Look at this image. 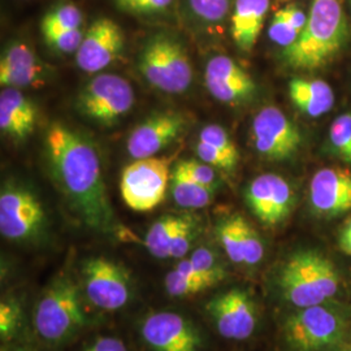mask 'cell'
I'll return each instance as SVG.
<instances>
[{
  "label": "cell",
  "instance_id": "35",
  "mask_svg": "<svg viewBox=\"0 0 351 351\" xmlns=\"http://www.w3.org/2000/svg\"><path fill=\"white\" fill-rule=\"evenodd\" d=\"M176 167L182 171L185 175L189 176L191 180L195 182L201 184L203 186L213 189L217 188V175L213 169V167L203 162H197V160H180L176 164Z\"/></svg>",
  "mask_w": 351,
  "mask_h": 351
},
{
  "label": "cell",
  "instance_id": "27",
  "mask_svg": "<svg viewBox=\"0 0 351 351\" xmlns=\"http://www.w3.org/2000/svg\"><path fill=\"white\" fill-rule=\"evenodd\" d=\"M190 261L211 288L221 282L226 277V269L219 262L217 255L207 247H199L194 251L190 256Z\"/></svg>",
  "mask_w": 351,
  "mask_h": 351
},
{
  "label": "cell",
  "instance_id": "3",
  "mask_svg": "<svg viewBox=\"0 0 351 351\" xmlns=\"http://www.w3.org/2000/svg\"><path fill=\"white\" fill-rule=\"evenodd\" d=\"M339 282L335 263L317 250L295 251L277 276L282 298L297 308L332 301L339 293Z\"/></svg>",
  "mask_w": 351,
  "mask_h": 351
},
{
  "label": "cell",
  "instance_id": "4",
  "mask_svg": "<svg viewBox=\"0 0 351 351\" xmlns=\"http://www.w3.org/2000/svg\"><path fill=\"white\" fill-rule=\"evenodd\" d=\"M349 320L336 302L298 308L284 324V337L291 351L335 350L343 343Z\"/></svg>",
  "mask_w": 351,
  "mask_h": 351
},
{
  "label": "cell",
  "instance_id": "5",
  "mask_svg": "<svg viewBox=\"0 0 351 351\" xmlns=\"http://www.w3.org/2000/svg\"><path fill=\"white\" fill-rule=\"evenodd\" d=\"M85 323L86 317L73 277L68 274L55 277L34 308L33 324L38 336L46 342L59 343Z\"/></svg>",
  "mask_w": 351,
  "mask_h": 351
},
{
  "label": "cell",
  "instance_id": "38",
  "mask_svg": "<svg viewBox=\"0 0 351 351\" xmlns=\"http://www.w3.org/2000/svg\"><path fill=\"white\" fill-rule=\"evenodd\" d=\"M84 351H128L124 342L116 337H98Z\"/></svg>",
  "mask_w": 351,
  "mask_h": 351
},
{
  "label": "cell",
  "instance_id": "6",
  "mask_svg": "<svg viewBox=\"0 0 351 351\" xmlns=\"http://www.w3.org/2000/svg\"><path fill=\"white\" fill-rule=\"evenodd\" d=\"M138 69L151 86L167 94H181L193 81L186 49L168 34H156L145 43L138 56Z\"/></svg>",
  "mask_w": 351,
  "mask_h": 351
},
{
  "label": "cell",
  "instance_id": "12",
  "mask_svg": "<svg viewBox=\"0 0 351 351\" xmlns=\"http://www.w3.org/2000/svg\"><path fill=\"white\" fill-rule=\"evenodd\" d=\"M221 337L243 341L252 336L258 324V310L250 294L233 288L217 294L206 306Z\"/></svg>",
  "mask_w": 351,
  "mask_h": 351
},
{
  "label": "cell",
  "instance_id": "23",
  "mask_svg": "<svg viewBox=\"0 0 351 351\" xmlns=\"http://www.w3.org/2000/svg\"><path fill=\"white\" fill-rule=\"evenodd\" d=\"M171 190L176 204L181 208L198 210L207 207L215 195V190L191 180L189 176L180 171L177 167L173 168L171 177Z\"/></svg>",
  "mask_w": 351,
  "mask_h": 351
},
{
  "label": "cell",
  "instance_id": "37",
  "mask_svg": "<svg viewBox=\"0 0 351 351\" xmlns=\"http://www.w3.org/2000/svg\"><path fill=\"white\" fill-rule=\"evenodd\" d=\"M195 236H197V232H195L194 221L189 217H184L171 246V258L184 259V256L190 250Z\"/></svg>",
  "mask_w": 351,
  "mask_h": 351
},
{
  "label": "cell",
  "instance_id": "22",
  "mask_svg": "<svg viewBox=\"0 0 351 351\" xmlns=\"http://www.w3.org/2000/svg\"><path fill=\"white\" fill-rule=\"evenodd\" d=\"M289 94L295 107L310 117L326 114L335 104L333 90L322 80L294 78L289 84Z\"/></svg>",
  "mask_w": 351,
  "mask_h": 351
},
{
  "label": "cell",
  "instance_id": "1",
  "mask_svg": "<svg viewBox=\"0 0 351 351\" xmlns=\"http://www.w3.org/2000/svg\"><path fill=\"white\" fill-rule=\"evenodd\" d=\"M46 151L58 186L85 224L101 232L113 229L114 215L93 143L73 129L53 123L46 134Z\"/></svg>",
  "mask_w": 351,
  "mask_h": 351
},
{
  "label": "cell",
  "instance_id": "13",
  "mask_svg": "<svg viewBox=\"0 0 351 351\" xmlns=\"http://www.w3.org/2000/svg\"><path fill=\"white\" fill-rule=\"evenodd\" d=\"M245 199L251 213L264 226H276L291 213L294 193L285 178L265 173L251 181L245 191Z\"/></svg>",
  "mask_w": 351,
  "mask_h": 351
},
{
  "label": "cell",
  "instance_id": "10",
  "mask_svg": "<svg viewBox=\"0 0 351 351\" xmlns=\"http://www.w3.org/2000/svg\"><path fill=\"white\" fill-rule=\"evenodd\" d=\"M45 210L37 197L24 188L7 186L0 194V233L11 241L36 237L45 224Z\"/></svg>",
  "mask_w": 351,
  "mask_h": 351
},
{
  "label": "cell",
  "instance_id": "7",
  "mask_svg": "<svg viewBox=\"0 0 351 351\" xmlns=\"http://www.w3.org/2000/svg\"><path fill=\"white\" fill-rule=\"evenodd\" d=\"M173 156L137 159L125 167L120 181L121 197L126 206L138 213L156 208L165 198L171 181Z\"/></svg>",
  "mask_w": 351,
  "mask_h": 351
},
{
  "label": "cell",
  "instance_id": "41",
  "mask_svg": "<svg viewBox=\"0 0 351 351\" xmlns=\"http://www.w3.org/2000/svg\"><path fill=\"white\" fill-rule=\"evenodd\" d=\"M345 239H351V220L345 226L341 232V237L339 241H345Z\"/></svg>",
  "mask_w": 351,
  "mask_h": 351
},
{
  "label": "cell",
  "instance_id": "28",
  "mask_svg": "<svg viewBox=\"0 0 351 351\" xmlns=\"http://www.w3.org/2000/svg\"><path fill=\"white\" fill-rule=\"evenodd\" d=\"M329 138L335 152L345 162L351 164V114L339 116L329 130Z\"/></svg>",
  "mask_w": 351,
  "mask_h": 351
},
{
  "label": "cell",
  "instance_id": "42",
  "mask_svg": "<svg viewBox=\"0 0 351 351\" xmlns=\"http://www.w3.org/2000/svg\"><path fill=\"white\" fill-rule=\"evenodd\" d=\"M339 247L345 254L351 256V239H345V241H339Z\"/></svg>",
  "mask_w": 351,
  "mask_h": 351
},
{
  "label": "cell",
  "instance_id": "11",
  "mask_svg": "<svg viewBox=\"0 0 351 351\" xmlns=\"http://www.w3.org/2000/svg\"><path fill=\"white\" fill-rule=\"evenodd\" d=\"M251 132L256 151L271 160L289 159L301 146L298 128L275 106L264 107L254 117Z\"/></svg>",
  "mask_w": 351,
  "mask_h": 351
},
{
  "label": "cell",
  "instance_id": "39",
  "mask_svg": "<svg viewBox=\"0 0 351 351\" xmlns=\"http://www.w3.org/2000/svg\"><path fill=\"white\" fill-rule=\"evenodd\" d=\"M172 4V0H142L130 12L156 13L165 11Z\"/></svg>",
  "mask_w": 351,
  "mask_h": 351
},
{
  "label": "cell",
  "instance_id": "17",
  "mask_svg": "<svg viewBox=\"0 0 351 351\" xmlns=\"http://www.w3.org/2000/svg\"><path fill=\"white\" fill-rule=\"evenodd\" d=\"M206 86L216 101L226 104L249 101L256 91L251 75L226 55H217L207 63Z\"/></svg>",
  "mask_w": 351,
  "mask_h": 351
},
{
  "label": "cell",
  "instance_id": "43",
  "mask_svg": "<svg viewBox=\"0 0 351 351\" xmlns=\"http://www.w3.org/2000/svg\"><path fill=\"white\" fill-rule=\"evenodd\" d=\"M1 351H34L32 350V349H29V348H24V346H13V348H3Z\"/></svg>",
  "mask_w": 351,
  "mask_h": 351
},
{
  "label": "cell",
  "instance_id": "34",
  "mask_svg": "<svg viewBox=\"0 0 351 351\" xmlns=\"http://www.w3.org/2000/svg\"><path fill=\"white\" fill-rule=\"evenodd\" d=\"M23 311L20 304L12 300L0 303V337L3 341L11 339L21 326Z\"/></svg>",
  "mask_w": 351,
  "mask_h": 351
},
{
  "label": "cell",
  "instance_id": "44",
  "mask_svg": "<svg viewBox=\"0 0 351 351\" xmlns=\"http://www.w3.org/2000/svg\"><path fill=\"white\" fill-rule=\"evenodd\" d=\"M335 351H351V343L350 345H341L337 349H335Z\"/></svg>",
  "mask_w": 351,
  "mask_h": 351
},
{
  "label": "cell",
  "instance_id": "9",
  "mask_svg": "<svg viewBox=\"0 0 351 351\" xmlns=\"http://www.w3.org/2000/svg\"><path fill=\"white\" fill-rule=\"evenodd\" d=\"M82 276L88 301L101 310H120L130 300V275L121 264L106 258H91L82 265Z\"/></svg>",
  "mask_w": 351,
  "mask_h": 351
},
{
  "label": "cell",
  "instance_id": "36",
  "mask_svg": "<svg viewBox=\"0 0 351 351\" xmlns=\"http://www.w3.org/2000/svg\"><path fill=\"white\" fill-rule=\"evenodd\" d=\"M197 155L203 163L208 164L213 168L224 169V171H233L239 164V160L230 158L223 151L213 147V145L203 142L201 139H198V143H197Z\"/></svg>",
  "mask_w": 351,
  "mask_h": 351
},
{
  "label": "cell",
  "instance_id": "32",
  "mask_svg": "<svg viewBox=\"0 0 351 351\" xmlns=\"http://www.w3.org/2000/svg\"><path fill=\"white\" fill-rule=\"evenodd\" d=\"M199 139L213 145V147L223 151L224 154L239 162V149L223 126L216 124L204 126L199 133Z\"/></svg>",
  "mask_w": 351,
  "mask_h": 351
},
{
  "label": "cell",
  "instance_id": "25",
  "mask_svg": "<svg viewBox=\"0 0 351 351\" xmlns=\"http://www.w3.org/2000/svg\"><path fill=\"white\" fill-rule=\"evenodd\" d=\"M245 217L241 215H230L223 219L216 228L217 239L223 249L226 251V256L230 262L245 265L243 258V236L242 226Z\"/></svg>",
  "mask_w": 351,
  "mask_h": 351
},
{
  "label": "cell",
  "instance_id": "16",
  "mask_svg": "<svg viewBox=\"0 0 351 351\" xmlns=\"http://www.w3.org/2000/svg\"><path fill=\"white\" fill-rule=\"evenodd\" d=\"M185 129L186 119L181 113L154 114L133 129L126 149L134 160L152 158L177 141Z\"/></svg>",
  "mask_w": 351,
  "mask_h": 351
},
{
  "label": "cell",
  "instance_id": "40",
  "mask_svg": "<svg viewBox=\"0 0 351 351\" xmlns=\"http://www.w3.org/2000/svg\"><path fill=\"white\" fill-rule=\"evenodd\" d=\"M141 1H142V0H114L116 5H117L120 10L125 11V12H130Z\"/></svg>",
  "mask_w": 351,
  "mask_h": 351
},
{
  "label": "cell",
  "instance_id": "30",
  "mask_svg": "<svg viewBox=\"0 0 351 351\" xmlns=\"http://www.w3.org/2000/svg\"><path fill=\"white\" fill-rule=\"evenodd\" d=\"M232 0H189V5L202 21L215 24L226 17Z\"/></svg>",
  "mask_w": 351,
  "mask_h": 351
},
{
  "label": "cell",
  "instance_id": "20",
  "mask_svg": "<svg viewBox=\"0 0 351 351\" xmlns=\"http://www.w3.org/2000/svg\"><path fill=\"white\" fill-rule=\"evenodd\" d=\"M37 123V108L33 101L13 88H4L0 94V129L13 139H24Z\"/></svg>",
  "mask_w": 351,
  "mask_h": 351
},
{
  "label": "cell",
  "instance_id": "21",
  "mask_svg": "<svg viewBox=\"0 0 351 351\" xmlns=\"http://www.w3.org/2000/svg\"><path fill=\"white\" fill-rule=\"evenodd\" d=\"M269 10V0H236L230 19V34L242 52L256 45Z\"/></svg>",
  "mask_w": 351,
  "mask_h": 351
},
{
  "label": "cell",
  "instance_id": "15",
  "mask_svg": "<svg viewBox=\"0 0 351 351\" xmlns=\"http://www.w3.org/2000/svg\"><path fill=\"white\" fill-rule=\"evenodd\" d=\"M124 50V33L111 19L94 21L85 33L75 63L85 73H98L112 64Z\"/></svg>",
  "mask_w": 351,
  "mask_h": 351
},
{
  "label": "cell",
  "instance_id": "33",
  "mask_svg": "<svg viewBox=\"0 0 351 351\" xmlns=\"http://www.w3.org/2000/svg\"><path fill=\"white\" fill-rule=\"evenodd\" d=\"M43 37L51 47L64 53H68V52H77L84 40L85 34L82 33L81 29H71V30L43 32Z\"/></svg>",
  "mask_w": 351,
  "mask_h": 351
},
{
  "label": "cell",
  "instance_id": "14",
  "mask_svg": "<svg viewBox=\"0 0 351 351\" xmlns=\"http://www.w3.org/2000/svg\"><path fill=\"white\" fill-rule=\"evenodd\" d=\"M145 342L154 351H199V330L182 315L176 313H154L141 328Z\"/></svg>",
  "mask_w": 351,
  "mask_h": 351
},
{
  "label": "cell",
  "instance_id": "29",
  "mask_svg": "<svg viewBox=\"0 0 351 351\" xmlns=\"http://www.w3.org/2000/svg\"><path fill=\"white\" fill-rule=\"evenodd\" d=\"M164 284H165V290L169 295L180 297V298L190 297L208 289L204 282L188 276L177 271L176 268L165 276Z\"/></svg>",
  "mask_w": 351,
  "mask_h": 351
},
{
  "label": "cell",
  "instance_id": "26",
  "mask_svg": "<svg viewBox=\"0 0 351 351\" xmlns=\"http://www.w3.org/2000/svg\"><path fill=\"white\" fill-rule=\"evenodd\" d=\"M84 21L82 12L77 8L75 4H64L43 17L42 21V33L51 30H71V29H81Z\"/></svg>",
  "mask_w": 351,
  "mask_h": 351
},
{
  "label": "cell",
  "instance_id": "2",
  "mask_svg": "<svg viewBox=\"0 0 351 351\" xmlns=\"http://www.w3.org/2000/svg\"><path fill=\"white\" fill-rule=\"evenodd\" d=\"M350 38V27L341 0H313L300 38L282 51L293 69L315 71L329 63Z\"/></svg>",
  "mask_w": 351,
  "mask_h": 351
},
{
  "label": "cell",
  "instance_id": "24",
  "mask_svg": "<svg viewBox=\"0 0 351 351\" xmlns=\"http://www.w3.org/2000/svg\"><path fill=\"white\" fill-rule=\"evenodd\" d=\"M184 217L165 215L156 220L147 230L143 245L156 259L171 258V246Z\"/></svg>",
  "mask_w": 351,
  "mask_h": 351
},
{
  "label": "cell",
  "instance_id": "18",
  "mask_svg": "<svg viewBox=\"0 0 351 351\" xmlns=\"http://www.w3.org/2000/svg\"><path fill=\"white\" fill-rule=\"evenodd\" d=\"M315 213L328 217L351 210V173L339 168H324L315 173L310 185Z\"/></svg>",
  "mask_w": 351,
  "mask_h": 351
},
{
  "label": "cell",
  "instance_id": "31",
  "mask_svg": "<svg viewBox=\"0 0 351 351\" xmlns=\"http://www.w3.org/2000/svg\"><path fill=\"white\" fill-rule=\"evenodd\" d=\"M301 33V30H298L282 14L281 10H278L274 14V19L271 21L269 29H268L269 39L284 49L290 47L293 43H295V40L300 38Z\"/></svg>",
  "mask_w": 351,
  "mask_h": 351
},
{
  "label": "cell",
  "instance_id": "8",
  "mask_svg": "<svg viewBox=\"0 0 351 351\" xmlns=\"http://www.w3.org/2000/svg\"><path fill=\"white\" fill-rule=\"evenodd\" d=\"M134 99L133 88L124 77L103 73L80 91L77 110L97 124L111 126L132 110Z\"/></svg>",
  "mask_w": 351,
  "mask_h": 351
},
{
  "label": "cell",
  "instance_id": "19",
  "mask_svg": "<svg viewBox=\"0 0 351 351\" xmlns=\"http://www.w3.org/2000/svg\"><path fill=\"white\" fill-rule=\"evenodd\" d=\"M43 66L33 50L23 42H13L0 59V85L3 88H25L42 81Z\"/></svg>",
  "mask_w": 351,
  "mask_h": 351
}]
</instances>
